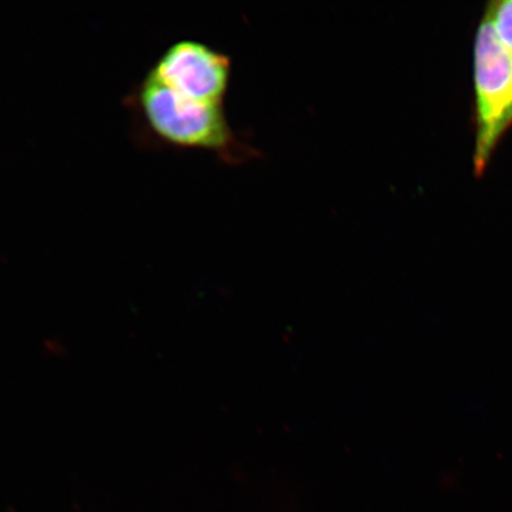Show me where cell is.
I'll list each match as a JSON object with an SVG mask.
<instances>
[{
    "label": "cell",
    "mask_w": 512,
    "mask_h": 512,
    "mask_svg": "<svg viewBox=\"0 0 512 512\" xmlns=\"http://www.w3.org/2000/svg\"><path fill=\"white\" fill-rule=\"evenodd\" d=\"M477 174L489 163L498 140L512 124V55L488 18L479 25L475 48Z\"/></svg>",
    "instance_id": "cell-2"
},
{
    "label": "cell",
    "mask_w": 512,
    "mask_h": 512,
    "mask_svg": "<svg viewBox=\"0 0 512 512\" xmlns=\"http://www.w3.org/2000/svg\"><path fill=\"white\" fill-rule=\"evenodd\" d=\"M485 17L494 28L499 42L512 55V0L492 3Z\"/></svg>",
    "instance_id": "cell-4"
},
{
    "label": "cell",
    "mask_w": 512,
    "mask_h": 512,
    "mask_svg": "<svg viewBox=\"0 0 512 512\" xmlns=\"http://www.w3.org/2000/svg\"><path fill=\"white\" fill-rule=\"evenodd\" d=\"M133 133L144 146L201 150L238 165L258 156L228 123L223 106L184 98L145 75L127 94Z\"/></svg>",
    "instance_id": "cell-1"
},
{
    "label": "cell",
    "mask_w": 512,
    "mask_h": 512,
    "mask_svg": "<svg viewBox=\"0 0 512 512\" xmlns=\"http://www.w3.org/2000/svg\"><path fill=\"white\" fill-rule=\"evenodd\" d=\"M147 75L184 98L223 106L232 60L207 43L183 38L163 51Z\"/></svg>",
    "instance_id": "cell-3"
}]
</instances>
